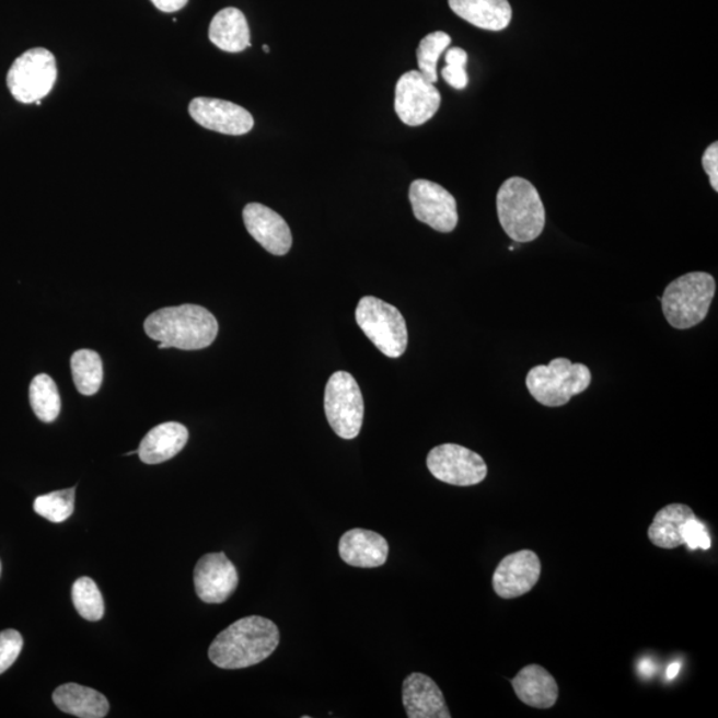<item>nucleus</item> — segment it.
<instances>
[{"label":"nucleus","mask_w":718,"mask_h":718,"mask_svg":"<svg viewBox=\"0 0 718 718\" xmlns=\"http://www.w3.org/2000/svg\"><path fill=\"white\" fill-rule=\"evenodd\" d=\"M280 644L277 625L263 616H247L216 637L209 647V659L221 670H244L259 664Z\"/></svg>","instance_id":"f257e3e1"},{"label":"nucleus","mask_w":718,"mask_h":718,"mask_svg":"<svg viewBox=\"0 0 718 718\" xmlns=\"http://www.w3.org/2000/svg\"><path fill=\"white\" fill-rule=\"evenodd\" d=\"M144 331L159 349L201 350L215 343L219 322L206 308L185 303L152 313Z\"/></svg>","instance_id":"f03ea898"},{"label":"nucleus","mask_w":718,"mask_h":718,"mask_svg":"<svg viewBox=\"0 0 718 718\" xmlns=\"http://www.w3.org/2000/svg\"><path fill=\"white\" fill-rule=\"evenodd\" d=\"M498 218L507 236L517 243H531L546 227V210L541 195L529 180H506L497 196Z\"/></svg>","instance_id":"7ed1b4c3"},{"label":"nucleus","mask_w":718,"mask_h":718,"mask_svg":"<svg viewBox=\"0 0 718 718\" xmlns=\"http://www.w3.org/2000/svg\"><path fill=\"white\" fill-rule=\"evenodd\" d=\"M715 293V278L705 271H692L676 278L661 297L668 324L679 331L702 324L707 319Z\"/></svg>","instance_id":"20e7f679"},{"label":"nucleus","mask_w":718,"mask_h":718,"mask_svg":"<svg viewBox=\"0 0 718 718\" xmlns=\"http://www.w3.org/2000/svg\"><path fill=\"white\" fill-rule=\"evenodd\" d=\"M592 374L583 363H572L568 358H555L544 367L529 371L525 385L538 404L547 407H560L568 404L575 395L584 393L590 387Z\"/></svg>","instance_id":"39448f33"},{"label":"nucleus","mask_w":718,"mask_h":718,"mask_svg":"<svg viewBox=\"0 0 718 718\" xmlns=\"http://www.w3.org/2000/svg\"><path fill=\"white\" fill-rule=\"evenodd\" d=\"M356 320L364 336L389 358H398L407 349L408 334L404 315L390 303L367 296L359 301Z\"/></svg>","instance_id":"423d86ee"},{"label":"nucleus","mask_w":718,"mask_h":718,"mask_svg":"<svg viewBox=\"0 0 718 718\" xmlns=\"http://www.w3.org/2000/svg\"><path fill=\"white\" fill-rule=\"evenodd\" d=\"M58 79L57 59L46 48L36 47L16 58L8 73V86L16 102H40Z\"/></svg>","instance_id":"0eeeda50"},{"label":"nucleus","mask_w":718,"mask_h":718,"mask_svg":"<svg viewBox=\"0 0 718 718\" xmlns=\"http://www.w3.org/2000/svg\"><path fill=\"white\" fill-rule=\"evenodd\" d=\"M327 422L339 438L355 439L362 429L364 405L355 377L346 371L334 373L325 389Z\"/></svg>","instance_id":"6e6552de"},{"label":"nucleus","mask_w":718,"mask_h":718,"mask_svg":"<svg viewBox=\"0 0 718 718\" xmlns=\"http://www.w3.org/2000/svg\"><path fill=\"white\" fill-rule=\"evenodd\" d=\"M426 463L435 478L458 487L479 485L488 473L479 454L454 443L437 445L427 455Z\"/></svg>","instance_id":"1a4fd4ad"},{"label":"nucleus","mask_w":718,"mask_h":718,"mask_svg":"<svg viewBox=\"0 0 718 718\" xmlns=\"http://www.w3.org/2000/svg\"><path fill=\"white\" fill-rule=\"evenodd\" d=\"M442 97L435 83L417 70L404 73L395 85V114L406 126L418 127L432 119Z\"/></svg>","instance_id":"9d476101"},{"label":"nucleus","mask_w":718,"mask_h":718,"mask_svg":"<svg viewBox=\"0 0 718 718\" xmlns=\"http://www.w3.org/2000/svg\"><path fill=\"white\" fill-rule=\"evenodd\" d=\"M413 213L416 219L437 232L450 233L458 225L455 197L442 185L429 180H416L408 190Z\"/></svg>","instance_id":"9b49d317"},{"label":"nucleus","mask_w":718,"mask_h":718,"mask_svg":"<svg viewBox=\"0 0 718 718\" xmlns=\"http://www.w3.org/2000/svg\"><path fill=\"white\" fill-rule=\"evenodd\" d=\"M541 575L542 563L534 551H518L501 559L495 569L494 591L501 599L523 597L536 586Z\"/></svg>","instance_id":"f8f14e48"},{"label":"nucleus","mask_w":718,"mask_h":718,"mask_svg":"<svg viewBox=\"0 0 718 718\" xmlns=\"http://www.w3.org/2000/svg\"><path fill=\"white\" fill-rule=\"evenodd\" d=\"M189 115L199 126L222 135H246L255 127L250 111L221 99H194L189 104Z\"/></svg>","instance_id":"ddd939ff"},{"label":"nucleus","mask_w":718,"mask_h":718,"mask_svg":"<svg viewBox=\"0 0 718 718\" xmlns=\"http://www.w3.org/2000/svg\"><path fill=\"white\" fill-rule=\"evenodd\" d=\"M195 590L204 603L221 604L239 586V572L224 553L204 555L194 572Z\"/></svg>","instance_id":"4468645a"},{"label":"nucleus","mask_w":718,"mask_h":718,"mask_svg":"<svg viewBox=\"0 0 718 718\" xmlns=\"http://www.w3.org/2000/svg\"><path fill=\"white\" fill-rule=\"evenodd\" d=\"M244 224L251 236L265 251L275 256H285L293 244L292 232L280 215L263 204H247L243 212Z\"/></svg>","instance_id":"2eb2a0df"},{"label":"nucleus","mask_w":718,"mask_h":718,"mask_svg":"<svg viewBox=\"0 0 718 718\" xmlns=\"http://www.w3.org/2000/svg\"><path fill=\"white\" fill-rule=\"evenodd\" d=\"M402 702L408 718H450L441 688L424 673H412L402 685Z\"/></svg>","instance_id":"dca6fc26"},{"label":"nucleus","mask_w":718,"mask_h":718,"mask_svg":"<svg viewBox=\"0 0 718 718\" xmlns=\"http://www.w3.org/2000/svg\"><path fill=\"white\" fill-rule=\"evenodd\" d=\"M339 556L346 565L359 568H377L389 558V543L374 531L355 529L339 538Z\"/></svg>","instance_id":"f3484780"},{"label":"nucleus","mask_w":718,"mask_h":718,"mask_svg":"<svg viewBox=\"0 0 718 718\" xmlns=\"http://www.w3.org/2000/svg\"><path fill=\"white\" fill-rule=\"evenodd\" d=\"M518 698L536 709L553 708L559 697V686L546 668L531 664L520 670L511 680Z\"/></svg>","instance_id":"a211bd4d"},{"label":"nucleus","mask_w":718,"mask_h":718,"mask_svg":"<svg viewBox=\"0 0 718 718\" xmlns=\"http://www.w3.org/2000/svg\"><path fill=\"white\" fill-rule=\"evenodd\" d=\"M189 439L187 427L177 422L161 424L152 429L140 443L139 456L147 464L172 460L185 448Z\"/></svg>","instance_id":"6ab92c4d"},{"label":"nucleus","mask_w":718,"mask_h":718,"mask_svg":"<svg viewBox=\"0 0 718 718\" xmlns=\"http://www.w3.org/2000/svg\"><path fill=\"white\" fill-rule=\"evenodd\" d=\"M449 5L455 15L482 30H506L512 20L509 0H449Z\"/></svg>","instance_id":"aec40b11"},{"label":"nucleus","mask_w":718,"mask_h":718,"mask_svg":"<svg viewBox=\"0 0 718 718\" xmlns=\"http://www.w3.org/2000/svg\"><path fill=\"white\" fill-rule=\"evenodd\" d=\"M209 40L225 53H243L251 47V30L243 11L228 8L215 15L209 26Z\"/></svg>","instance_id":"412c9836"},{"label":"nucleus","mask_w":718,"mask_h":718,"mask_svg":"<svg viewBox=\"0 0 718 718\" xmlns=\"http://www.w3.org/2000/svg\"><path fill=\"white\" fill-rule=\"evenodd\" d=\"M53 699L65 714L80 718H103L109 710L108 699L101 692L73 683L60 685Z\"/></svg>","instance_id":"4be33fe9"},{"label":"nucleus","mask_w":718,"mask_h":718,"mask_svg":"<svg viewBox=\"0 0 718 718\" xmlns=\"http://www.w3.org/2000/svg\"><path fill=\"white\" fill-rule=\"evenodd\" d=\"M692 518H696L690 506L672 503L656 513L653 522L648 529V538L653 546L673 549L684 546L681 528Z\"/></svg>","instance_id":"5701e85b"},{"label":"nucleus","mask_w":718,"mask_h":718,"mask_svg":"<svg viewBox=\"0 0 718 718\" xmlns=\"http://www.w3.org/2000/svg\"><path fill=\"white\" fill-rule=\"evenodd\" d=\"M73 382L78 392L83 395H94L103 382V362L94 350H78L71 358Z\"/></svg>","instance_id":"b1692460"},{"label":"nucleus","mask_w":718,"mask_h":718,"mask_svg":"<svg viewBox=\"0 0 718 718\" xmlns=\"http://www.w3.org/2000/svg\"><path fill=\"white\" fill-rule=\"evenodd\" d=\"M30 404L42 422L51 424L59 417L60 395L57 383L47 374L36 375L30 386Z\"/></svg>","instance_id":"393cba45"},{"label":"nucleus","mask_w":718,"mask_h":718,"mask_svg":"<svg viewBox=\"0 0 718 718\" xmlns=\"http://www.w3.org/2000/svg\"><path fill=\"white\" fill-rule=\"evenodd\" d=\"M72 603L85 621L97 622L104 616V600L101 590L91 578H80L72 586Z\"/></svg>","instance_id":"a878e982"},{"label":"nucleus","mask_w":718,"mask_h":718,"mask_svg":"<svg viewBox=\"0 0 718 718\" xmlns=\"http://www.w3.org/2000/svg\"><path fill=\"white\" fill-rule=\"evenodd\" d=\"M450 45V35L443 33V31H436V33L426 35L425 38L420 40L417 49L419 72L422 73L430 83L436 84L438 82V60Z\"/></svg>","instance_id":"bb28decb"},{"label":"nucleus","mask_w":718,"mask_h":718,"mask_svg":"<svg viewBox=\"0 0 718 718\" xmlns=\"http://www.w3.org/2000/svg\"><path fill=\"white\" fill-rule=\"evenodd\" d=\"M77 488H66V490L54 491L40 495L34 501V510L38 516L53 523H63L73 513L76 509Z\"/></svg>","instance_id":"cd10ccee"},{"label":"nucleus","mask_w":718,"mask_h":718,"mask_svg":"<svg viewBox=\"0 0 718 718\" xmlns=\"http://www.w3.org/2000/svg\"><path fill=\"white\" fill-rule=\"evenodd\" d=\"M467 59V53L461 47L449 48L445 53V67H443L442 77L445 83L455 90H464L468 84Z\"/></svg>","instance_id":"c85d7f7f"},{"label":"nucleus","mask_w":718,"mask_h":718,"mask_svg":"<svg viewBox=\"0 0 718 718\" xmlns=\"http://www.w3.org/2000/svg\"><path fill=\"white\" fill-rule=\"evenodd\" d=\"M23 637L15 629H5L0 633V674L14 664L22 652Z\"/></svg>","instance_id":"c756f323"},{"label":"nucleus","mask_w":718,"mask_h":718,"mask_svg":"<svg viewBox=\"0 0 718 718\" xmlns=\"http://www.w3.org/2000/svg\"><path fill=\"white\" fill-rule=\"evenodd\" d=\"M681 536H683L684 546L691 551H707L711 547V538L707 525L699 522L696 518L686 520L683 528H681Z\"/></svg>","instance_id":"7c9ffc66"},{"label":"nucleus","mask_w":718,"mask_h":718,"mask_svg":"<svg viewBox=\"0 0 718 718\" xmlns=\"http://www.w3.org/2000/svg\"><path fill=\"white\" fill-rule=\"evenodd\" d=\"M704 171L708 173L711 188L718 190V142L711 144L705 150L702 160Z\"/></svg>","instance_id":"2f4dec72"},{"label":"nucleus","mask_w":718,"mask_h":718,"mask_svg":"<svg viewBox=\"0 0 718 718\" xmlns=\"http://www.w3.org/2000/svg\"><path fill=\"white\" fill-rule=\"evenodd\" d=\"M151 2L158 10L172 14V12L183 10L189 0H151Z\"/></svg>","instance_id":"473e14b6"},{"label":"nucleus","mask_w":718,"mask_h":718,"mask_svg":"<svg viewBox=\"0 0 718 718\" xmlns=\"http://www.w3.org/2000/svg\"><path fill=\"white\" fill-rule=\"evenodd\" d=\"M680 670H681V664H680V662H679V661L673 662V664H671L670 667H668L667 679H668V680H673L674 678L678 676V674L680 673Z\"/></svg>","instance_id":"72a5a7b5"},{"label":"nucleus","mask_w":718,"mask_h":718,"mask_svg":"<svg viewBox=\"0 0 718 718\" xmlns=\"http://www.w3.org/2000/svg\"><path fill=\"white\" fill-rule=\"evenodd\" d=\"M264 51H265L266 54H269V51H270L269 46H264Z\"/></svg>","instance_id":"f704fd0d"},{"label":"nucleus","mask_w":718,"mask_h":718,"mask_svg":"<svg viewBox=\"0 0 718 718\" xmlns=\"http://www.w3.org/2000/svg\"><path fill=\"white\" fill-rule=\"evenodd\" d=\"M0 574H2V563H0Z\"/></svg>","instance_id":"c9c22d12"}]
</instances>
